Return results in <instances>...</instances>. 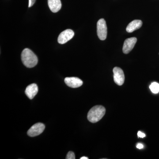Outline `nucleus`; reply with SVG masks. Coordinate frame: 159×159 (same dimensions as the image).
<instances>
[{
	"mask_svg": "<svg viewBox=\"0 0 159 159\" xmlns=\"http://www.w3.org/2000/svg\"><path fill=\"white\" fill-rule=\"evenodd\" d=\"M21 58L23 64L29 68L34 67L38 62L36 55L29 48H25L23 50Z\"/></svg>",
	"mask_w": 159,
	"mask_h": 159,
	"instance_id": "f257e3e1",
	"label": "nucleus"
},
{
	"mask_svg": "<svg viewBox=\"0 0 159 159\" xmlns=\"http://www.w3.org/2000/svg\"><path fill=\"white\" fill-rule=\"evenodd\" d=\"M106 113V109L104 107L101 105L94 106L91 109L88 114V119L92 123H96L99 122Z\"/></svg>",
	"mask_w": 159,
	"mask_h": 159,
	"instance_id": "f03ea898",
	"label": "nucleus"
},
{
	"mask_svg": "<svg viewBox=\"0 0 159 159\" xmlns=\"http://www.w3.org/2000/svg\"><path fill=\"white\" fill-rule=\"evenodd\" d=\"M97 32L98 37L101 40L106 39L107 36V26L105 20L100 19L97 23Z\"/></svg>",
	"mask_w": 159,
	"mask_h": 159,
	"instance_id": "7ed1b4c3",
	"label": "nucleus"
},
{
	"mask_svg": "<svg viewBox=\"0 0 159 159\" xmlns=\"http://www.w3.org/2000/svg\"><path fill=\"white\" fill-rule=\"evenodd\" d=\"M45 128V126L42 123L38 122L32 125L28 131L27 134L29 136H37L42 133Z\"/></svg>",
	"mask_w": 159,
	"mask_h": 159,
	"instance_id": "20e7f679",
	"label": "nucleus"
},
{
	"mask_svg": "<svg viewBox=\"0 0 159 159\" xmlns=\"http://www.w3.org/2000/svg\"><path fill=\"white\" fill-rule=\"evenodd\" d=\"M74 33L71 29H67L61 32L57 39V41L61 44L66 43L74 37Z\"/></svg>",
	"mask_w": 159,
	"mask_h": 159,
	"instance_id": "39448f33",
	"label": "nucleus"
},
{
	"mask_svg": "<svg viewBox=\"0 0 159 159\" xmlns=\"http://www.w3.org/2000/svg\"><path fill=\"white\" fill-rule=\"evenodd\" d=\"M114 80L115 82L119 86L122 85L125 81V76L123 70L118 67L113 69Z\"/></svg>",
	"mask_w": 159,
	"mask_h": 159,
	"instance_id": "423d86ee",
	"label": "nucleus"
},
{
	"mask_svg": "<svg viewBox=\"0 0 159 159\" xmlns=\"http://www.w3.org/2000/svg\"><path fill=\"white\" fill-rule=\"evenodd\" d=\"M137 42V39L135 37L125 39L122 48L123 53L125 54L129 53L134 48Z\"/></svg>",
	"mask_w": 159,
	"mask_h": 159,
	"instance_id": "0eeeda50",
	"label": "nucleus"
},
{
	"mask_svg": "<svg viewBox=\"0 0 159 159\" xmlns=\"http://www.w3.org/2000/svg\"><path fill=\"white\" fill-rule=\"evenodd\" d=\"M65 82L68 86L72 88H77L82 85V80L76 77H66Z\"/></svg>",
	"mask_w": 159,
	"mask_h": 159,
	"instance_id": "6e6552de",
	"label": "nucleus"
},
{
	"mask_svg": "<svg viewBox=\"0 0 159 159\" xmlns=\"http://www.w3.org/2000/svg\"><path fill=\"white\" fill-rule=\"evenodd\" d=\"M38 92V87L35 84H32L27 87L25 93L29 99H32L36 96Z\"/></svg>",
	"mask_w": 159,
	"mask_h": 159,
	"instance_id": "1a4fd4ad",
	"label": "nucleus"
},
{
	"mask_svg": "<svg viewBox=\"0 0 159 159\" xmlns=\"http://www.w3.org/2000/svg\"><path fill=\"white\" fill-rule=\"evenodd\" d=\"M142 25V22L141 20H134L129 23L127 26L126 29V31L129 33H131L141 28Z\"/></svg>",
	"mask_w": 159,
	"mask_h": 159,
	"instance_id": "9d476101",
	"label": "nucleus"
},
{
	"mask_svg": "<svg viewBox=\"0 0 159 159\" xmlns=\"http://www.w3.org/2000/svg\"><path fill=\"white\" fill-rule=\"evenodd\" d=\"M48 4L51 11L57 12L61 9V3L60 0H48Z\"/></svg>",
	"mask_w": 159,
	"mask_h": 159,
	"instance_id": "9b49d317",
	"label": "nucleus"
},
{
	"mask_svg": "<svg viewBox=\"0 0 159 159\" xmlns=\"http://www.w3.org/2000/svg\"><path fill=\"white\" fill-rule=\"evenodd\" d=\"M149 88L153 93H158L159 92V84L157 82L152 83L149 86Z\"/></svg>",
	"mask_w": 159,
	"mask_h": 159,
	"instance_id": "f8f14e48",
	"label": "nucleus"
},
{
	"mask_svg": "<svg viewBox=\"0 0 159 159\" xmlns=\"http://www.w3.org/2000/svg\"><path fill=\"white\" fill-rule=\"evenodd\" d=\"M66 159H75V154L74 152L72 151H70L68 152L67 154L66 157Z\"/></svg>",
	"mask_w": 159,
	"mask_h": 159,
	"instance_id": "ddd939ff",
	"label": "nucleus"
},
{
	"mask_svg": "<svg viewBox=\"0 0 159 159\" xmlns=\"http://www.w3.org/2000/svg\"><path fill=\"white\" fill-rule=\"evenodd\" d=\"M138 136L139 138H144V137H145V134L143 133L142 132L139 131L138 133Z\"/></svg>",
	"mask_w": 159,
	"mask_h": 159,
	"instance_id": "4468645a",
	"label": "nucleus"
},
{
	"mask_svg": "<svg viewBox=\"0 0 159 159\" xmlns=\"http://www.w3.org/2000/svg\"><path fill=\"white\" fill-rule=\"evenodd\" d=\"M36 0H29V7H31L34 5Z\"/></svg>",
	"mask_w": 159,
	"mask_h": 159,
	"instance_id": "2eb2a0df",
	"label": "nucleus"
},
{
	"mask_svg": "<svg viewBox=\"0 0 159 159\" xmlns=\"http://www.w3.org/2000/svg\"><path fill=\"white\" fill-rule=\"evenodd\" d=\"M137 148L139 149H142L144 147V145L141 143H138L136 146Z\"/></svg>",
	"mask_w": 159,
	"mask_h": 159,
	"instance_id": "dca6fc26",
	"label": "nucleus"
},
{
	"mask_svg": "<svg viewBox=\"0 0 159 159\" xmlns=\"http://www.w3.org/2000/svg\"><path fill=\"white\" fill-rule=\"evenodd\" d=\"M89 158L87 157H82L80 158V159H88Z\"/></svg>",
	"mask_w": 159,
	"mask_h": 159,
	"instance_id": "f3484780",
	"label": "nucleus"
},
{
	"mask_svg": "<svg viewBox=\"0 0 159 159\" xmlns=\"http://www.w3.org/2000/svg\"></svg>",
	"mask_w": 159,
	"mask_h": 159,
	"instance_id": "a211bd4d",
	"label": "nucleus"
}]
</instances>
